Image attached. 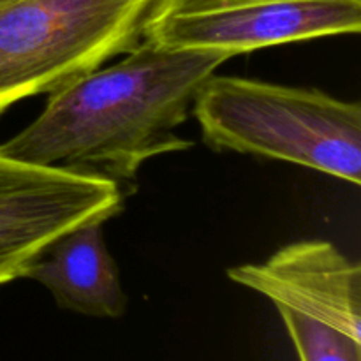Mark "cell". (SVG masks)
Here are the masks:
<instances>
[{
    "label": "cell",
    "instance_id": "obj_9",
    "mask_svg": "<svg viewBox=\"0 0 361 361\" xmlns=\"http://www.w3.org/2000/svg\"><path fill=\"white\" fill-rule=\"evenodd\" d=\"M18 164H21V162L14 161V159H11V157H7V155L4 154L2 150H0V175H2V173L11 171V169H14Z\"/></svg>",
    "mask_w": 361,
    "mask_h": 361
},
{
    "label": "cell",
    "instance_id": "obj_5",
    "mask_svg": "<svg viewBox=\"0 0 361 361\" xmlns=\"http://www.w3.org/2000/svg\"><path fill=\"white\" fill-rule=\"evenodd\" d=\"M118 182L101 175L18 164L0 175V284L23 279L62 235L122 210Z\"/></svg>",
    "mask_w": 361,
    "mask_h": 361
},
{
    "label": "cell",
    "instance_id": "obj_1",
    "mask_svg": "<svg viewBox=\"0 0 361 361\" xmlns=\"http://www.w3.org/2000/svg\"><path fill=\"white\" fill-rule=\"evenodd\" d=\"M226 60L222 53L164 49L141 39L120 62L51 92L41 115L0 150L39 168L130 180L148 159L194 147L176 129Z\"/></svg>",
    "mask_w": 361,
    "mask_h": 361
},
{
    "label": "cell",
    "instance_id": "obj_2",
    "mask_svg": "<svg viewBox=\"0 0 361 361\" xmlns=\"http://www.w3.org/2000/svg\"><path fill=\"white\" fill-rule=\"evenodd\" d=\"M192 113L215 150L259 155L360 185L361 108L317 88L212 74Z\"/></svg>",
    "mask_w": 361,
    "mask_h": 361
},
{
    "label": "cell",
    "instance_id": "obj_8",
    "mask_svg": "<svg viewBox=\"0 0 361 361\" xmlns=\"http://www.w3.org/2000/svg\"><path fill=\"white\" fill-rule=\"evenodd\" d=\"M300 361H361V331L277 309Z\"/></svg>",
    "mask_w": 361,
    "mask_h": 361
},
{
    "label": "cell",
    "instance_id": "obj_4",
    "mask_svg": "<svg viewBox=\"0 0 361 361\" xmlns=\"http://www.w3.org/2000/svg\"><path fill=\"white\" fill-rule=\"evenodd\" d=\"M360 28L361 0H154L141 39L157 48L231 59Z\"/></svg>",
    "mask_w": 361,
    "mask_h": 361
},
{
    "label": "cell",
    "instance_id": "obj_6",
    "mask_svg": "<svg viewBox=\"0 0 361 361\" xmlns=\"http://www.w3.org/2000/svg\"><path fill=\"white\" fill-rule=\"evenodd\" d=\"M236 284L289 309L361 331V270L334 243L302 240L282 247L264 263L229 268Z\"/></svg>",
    "mask_w": 361,
    "mask_h": 361
},
{
    "label": "cell",
    "instance_id": "obj_7",
    "mask_svg": "<svg viewBox=\"0 0 361 361\" xmlns=\"http://www.w3.org/2000/svg\"><path fill=\"white\" fill-rule=\"evenodd\" d=\"M102 226V221L85 222L56 238L23 279L44 286L60 309L101 319L122 317L129 300Z\"/></svg>",
    "mask_w": 361,
    "mask_h": 361
},
{
    "label": "cell",
    "instance_id": "obj_3",
    "mask_svg": "<svg viewBox=\"0 0 361 361\" xmlns=\"http://www.w3.org/2000/svg\"><path fill=\"white\" fill-rule=\"evenodd\" d=\"M154 0H0V116L129 51Z\"/></svg>",
    "mask_w": 361,
    "mask_h": 361
}]
</instances>
